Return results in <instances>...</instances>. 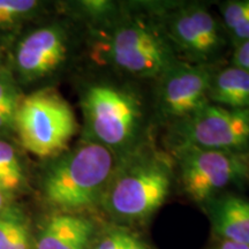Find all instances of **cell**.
Wrapping results in <instances>:
<instances>
[{
    "label": "cell",
    "mask_w": 249,
    "mask_h": 249,
    "mask_svg": "<svg viewBox=\"0 0 249 249\" xmlns=\"http://www.w3.org/2000/svg\"><path fill=\"white\" fill-rule=\"evenodd\" d=\"M116 170L110 148L87 143L62 157L46 173L43 191L50 203L64 210L89 207L107 188Z\"/></svg>",
    "instance_id": "obj_1"
},
{
    "label": "cell",
    "mask_w": 249,
    "mask_h": 249,
    "mask_svg": "<svg viewBox=\"0 0 249 249\" xmlns=\"http://www.w3.org/2000/svg\"><path fill=\"white\" fill-rule=\"evenodd\" d=\"M14 124L24 149L40 158L60 154L77 129L70 104L53 89L40 90L22 99Z\"/></svg>",
    "instance_id": "obj_2"
},
{
    "label": "cell",
    "mask_w": 249,
    "mask_h": 249,
    "mask_svg": "<svg viewBox=\"0 0 249 249\" xmlns=\"http://www.w3.org/2000/svg\"><path fill=\"white\" fill-rule=\"evenodd\" d=\"M172 183L169 165L157 157H142L113 174L107 188L108 209L124 219H142L166 200Z\"/></svg>",
    "instance_id": "obj_3"
},
{
    "label": "cell",
    "mask_w": 249,
    "mask_h": 249,
    "mask_svg": "<svg viewBox=\"0 0 249 249\" xmlns=\"http://www.w3.org/2000/svg\"><path fill=\"white\" fill-rule=\"evenodd\" d=\"M180 180L196 202L208 200L224 187L249 180V149L213 150L182 148Z\"/></svg>",
    "instance_id": "obj_4"
},
{
    "label": "cell",
    "mask_w": 249,
    "mask_h": 249,
    "mask_svg": "<svg viewBox=\"0 0 249 249\" xmlns=\"http://www.w3.org/2000/svg\"><path fill=\"white\" fill-rule=\"evenodd\" d=\"M107 51L113 65L141 77L163 75L174 64L172 51L164 37L142 20L127 21L117 28Z\"/></svg>",
    "instance_id": "obj_5"
},
{
    "label": "cell",
    "mask_w": 249,
    "mask_h": 249,
    "mask_svg": "<svg viewBox=\"0 0 249 249\" xmlns=\"http://www.w3.org/2000/svg\"><path fill=\"white\" fill-rule=\"evenodd\" d=\"M88 124L101 144L121 147L138 128L140 103L132 92L113 86H93L83 103Z\"/></svg>",
    "instance_id": "obj_6"
},
{
    "label": "cell",
    "mask_w": 249,
    "mask_h": 249,
    "mask_svg": "<svg viewBox=\"0 0 249 249\" xmlns=\"http://www.w3.org/2000/svg\"><path fill=\"white\" fill-rule=\"evenodd\" d=\"M181 136L183 148L245 150L249 145V108L205 104L187 118Z\"/></svg>",
    "instance_id": "obj_7"
},
{
    "label": "cell",
    "mask_w": 249,
    "mask_h": 249,
    "mask_svg": "<svg viewBox=\"0 0 249 249\" xmlns=\"http://www.w3.org/2000/svg\"><path fill=\"white\" fill-rule=\"evenodd\" d=\"M213 73L198 65L173 64L163 74L160 108L167 117L188 118L207 104Z\"/></svg>",
    "instance_id": "obj_8"
},
{
    "label": "cell",
    "mask_w": 249,
    "mask_h": 249,
    "mask_svg": "<svg viewBox=\"0 0 249 249\" xmlns=\"http://www.w3.org/2000/svg\"><path fill=\"white\" fill-rule=\"evenodd\" d=\"M170 34L183 51L196 58L213 54L222 44L220 33L214 18L207 9H183L172 18Z\"/></svg>",
    "instance_id": "obj_9"
},
{
    "label": "cell",
    "mask_w": 249,
    "mask_h": 249,
    "mask_svg": "<svg viewBox=\"0 0 249 249\" xmlns=\"http://www.w3.org/2000/svg\"><path fill=\"white\" fill-rule=\"evenodd\" d=\"M66 52L62 31L54 27L43 28L21 42L17 51V64L24 76L36 79L48 75L60 66Z\"/></svg>",
    "instance_id": "obj_10"
},
{
    "label": "cell",
    "mask_w": 249,
    "mask_h": 249,
    "mask_svg": "<svg viewBox=\"0 0 249 249\" xmlns=\"http://www.w3.org/2000/svg\"><path fill=\"white\" fill-rule=\"evenodd\" d=\"M93 226L86 218L70 213L55 214L40 232L37 249H87Z\"/></svg>",
    "instance_id": "obj_11"
},
{
    "label": "cell",
    "mask_w": 249,
    "mask_h": 249,
    "mask_svg": "<svg viewBox=\"0 0 249 249\" xmlns=\"http://www.w3.org/2000/svg\"><path fill=\"white\" fill-rule=\"evenodd\" d=\"M216 232L224 240L249 245V201L235 195H226L213 205Z\"/></svg>",
    "instance_id": "obj_12"
},
{
    "label": "cell",
    "mask_w": 249,
    "mask_h": 249,
    "mask_svg": "<svg viewBox=\"0 0 249 249\" xmlns=\"http://www.w3.org/2000/svg\"><path fill=\"white\" fill-rule=\"evenodd\" d=\"M209 98L229 108H249V73L235 66L213 76Z\"/></svg>",
    "instance_id": "obj_13"
},
{
    "label": "cell",
    "mask_w": 249,
    "mask_h": 249,
    "mask_svg": "<svg viewBox=\"0 0 249 249\" xmlns=\"http://www.w3.org/2000/svg\"><path fill=\"white\" fill-rule=\"evenodd\" d=\"M23 182V169L17 152L9 143L0 140V191L7 195L20 189Z\"/></svg>",
    "instance_id": "obj_14"
},
{
    "label": "cell",
    "mask_w": 249,
    "mask_h": 249,
    "mask_svg": "<svg viewBox=\"0 0 249 249\" xmlns=\"http://www.w3.org/2000/svg\"><path fill=\"white\" fill-rule=\"evenodd\" d=\"M0 249H30L26 226L15 219L0 218Z\"/></svg>",
    "instance_id": "obj_15"
},
{
    "label": "cell",
    "mask_w": 249,
    "mask_h": 249,
    "mask_svg": "<svg viewBox=\"0 0 249 249\" xmlns=\"http://www.w3.org/2000/svg\"><path fill=\"white\" fill-rule=\"evenodd\" d=\"M37 5L38 2L34 0H0V27L17 22Z\"/></svg>",
    "instance_id": "obj_16"
},
{
    "label": "cell",
    "mask_w": 249,
    "mask_h": 249,
    "mask_svg": "<svg viewBox=\"0 0 249 249\" xmlns=\"http://www.w3.org/2000/svg\"><path fill=\"white\" fill-rule=\"evenodd\" d=\"M223 18L229 30L249 20V0L231 1L223 6Z\"/></svg>",
    "instance_id": "obj_17"
},
{
    "label": "cell",
    "mask_w": 249,
    "mask_h": 249,
    "mask_svg": "<svg viewBox=\"0 0 249 249\" xmlns=\"http://www.w3.org/2000/svg\"><path fill=\"white\" fill-rule=\"evenodd\" d=\"M17 95L14 92V88L9 83V80L1 77L0 79V108L17 104Z\"/></svg>",
    "instance_id": "obj_18"
},
{
    "label": "cell",
    "mask_w": 249,
    "mask_h": 249,
    "mask_svg": "<svg viewBox=\"0 0 249 249\" xmlns=\"http://www.w3.org/2000/svg\"><path fill=\"white\" fill-rule=\"evenodd\" d=\"M233 66L249 73V40L238 45L233 55Z\"/></svg>",
    "instance_id": "obj_19"
},
{
    "label": "cell",
    "mask_w": 249,
    "mask_h": 249,
    "mask_svg": "<svg viewBox=\"0 0 249 249\" xmlns=\"http://www.w3.org/2000/svg\"><path fill=\"white\" fill-rule=\"evenodd\" d=\"M127 234L120 232L112 233L104 238L93 249H123Z\"/></svg>",
    "instance_id": "obj_20"
},
{
    "label": "cell",
    "mask_w": 249,
    "mask_h": 249,
    "mask_svg": "<svg viewBox=\"0 0 249 249\" xmlns=\"http://www.w3.org/2000/svg\"><path fill=\"white\" fill-rule=\"evenodd\" d=\"M230 31H231L233 39L238 43V45L247 42V40H249V20L240 23Z\"/></svg>",
    "instance_id": "obj_21"
},
{
    "label": "cell",
    "mask_w": 249,
    "mask_h": 249,
    "mask_svg": "<svg viewBox=\"0 0 249 249\" xmlns=\"http://www.w3.org/2000/svg\"><path fill=\"white\" fill-rule=\"evenodd\" d=\"M18 104V103L0 108V129L4 128L6 126H8L9 124L14 123L15 112H17Z\"/></svg>",
    "instance_id": "obj_22"
},
{
    "label": "cell",
    "mask_w": 249,
    "mask_h": 249,
    "mask_svg": "<svg viewBox=\"0 0 249 249\" xmlns=\"http://www.w3.org/2000/svg\"><path fill=\"white\" fill-rule=\"evenodd\" d=\"M87 8L91 13H105L107 8H110V2L107 1H85L83 2Z\"/></svg>",
    "instance_id": "obj_23"
},
{
    "label": "cell",
    "mask_w": 249,
    "mask_h": 249,
    "mask_svg": "<svg viewBox=\"0 0 249 249\" xmlns=\"http://www.w3.org/2000/svg\"><path fill=\"white\" fill-rule=\"evenodd\" d=\"M123 249H147V248H145V246L141 244L138 239H135L134 236H130L127 234Z\"/></svg>",
    "instance_id": "obj_24"
},
{
    "label": "cell",
    "mask_w": 249,
    "mask_h": 249,
    "mask_svg": "<svg viewBox=\"0 0 249 249\" xmlns=\"http://www.w3.org/2000/svg\"><path fill=\"white\" fill-rule=\"evenodd\" d=\"M217 249H249V245L239 244V242L224 240L222 244L218 246Z\"/></svg>",
    "instance_id": "obj_25"
},
{
    "label": "cell",
    "mask_w": 249,
    "mask_h": 249,
    "mask_svg": "<svg viewBox=\"0 0 249 249\" xmlns=\"http://www.w3.org/2000/svg\"><path fill=\"white\" fill-rule=\"evenodd\" d=\"M5 202H6V194L4 192L0 191V211L4 209Z\"/></svg>",
    "instance_id": "obj_26"
}]
</instances>
